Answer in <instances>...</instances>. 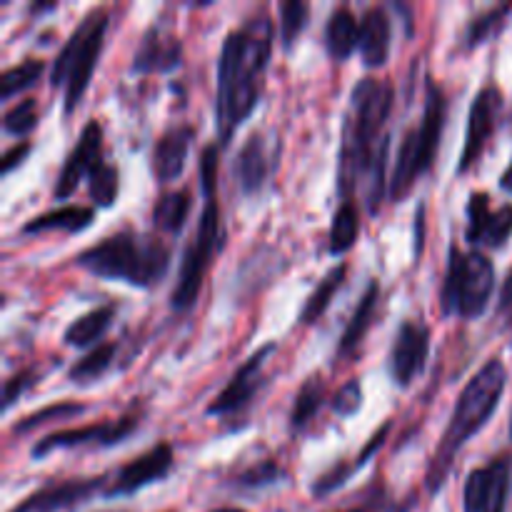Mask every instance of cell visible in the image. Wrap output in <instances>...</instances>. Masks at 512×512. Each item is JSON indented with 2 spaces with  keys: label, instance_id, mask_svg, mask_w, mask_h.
<instances>
[{
  "label": "cell",
  "instance_id": "6da1fadb",
  "mask_svg": "<svg viewBox=\"0 0 512 512\" xmlns=\"http://www.w3.org/2000/svg\"><path fill=\"white\" fill-rule=\"evenodd\" d=\"M395 88L388 80L363 78L350 93V108L345 115L343 140H340L338 188L345 200L353 198L360 183L368 185V208L378 213L383 203L385 160L390 138L385 123L393 110Z\"/></svg>",
  "mask_w": 512,
  "mask_h": 512
},
{
  "label": "cell",
  "instance_id": "7a4b0ae2",
  "mask_svg": "<svg viewBox=\"0 0 512 512\" xmlns=\"http://www.w3.org/2000/svg\"><path fill=\"white\" fill-rule=\"evenodd\" d=\"M273 53V20L258 10L223 40L218 58V95H215V125L218 145H228L235 130L258 108L265 70Z\"/></svg>",
  "mask_w": 512,
  "mask_h": 512
},
{
  "label": "cell",
  "instance_id": "3957f363",
  "mask_svg": "<svg viewBox=\"0 0 512 512\" xmlns=\"http://www.w3.org/2000/svg\"><path fill=\"white\" fill-rule=\"evenodd\" d=\"M505 385H508V368L500 358H490L460 390L453 413H450L448 428H445L443 438H440L438 448L430 458L428 473H425V490L430 495H438L445 488L455 455L493 418L495 408L505 393Z\"/></svg>",
  "mask_w": 512,
  "mask_h": 512
},
{
  "label": "cell",
  "instance_id": "277c9868",
  "mask_svg": "<svg viewBox=\"0 0 512 512\" xmlns=\"http://www.w3.org/2000/svg\"><path fill=\"white\" fill-rule=\"evenodd\" d=\"M75 263L95 278L120 280L133 288H153L168 273L170 248L153 235L120 230L85 248Z\"/></svg>",
  "mask_w": 512,
  "mask_h": 512
},
{
  "label": "cell",
  "instance_id": "5b68a950",
  "mask_svg": "<svg viewBox=\"0 0 512 512\" xmlns=\"http://www.w3.org/2000/svg\"><path fill=\"white\" fill-rule=\"evenodd\" d=\"M108 23V10L93 8L75 25V30L68 35L60 53L55 55L53 68H50V85L53 88H63L65 115H70L78 108L85 90H88L90 78L95 73V65H98L100 50H103Z\"/></svg>",
  "mask_w": 512,
  "mask_h": 512
},
{
  "label": "cell",
  "instance_id": "8992f818",
  "mask_svg": "<svg viewBox=\"0 0 512 512\" xmlns=\"http://www.w3.org/2000/svg\"><path fill=\"white\" fill-rule=\"evenodd\" d=\"M445 118H448V100H445L443 88L435 80H428L423 118L415 128L405 133L398 150V160H395L393 178H390V198L393 200L405 198L418 175L428 173L435 153H438L440 138H443Z\"/></svg>",
  "mask_w": 512,
  "mask_h": 512
},
{
  "label": "cell",
  "instance_id": "52a82bcc",
  "mask_svg": "<svg viewBox=\"0 0 512 512\" xmlns=\"http://www.w3.org/2000/svg\"><path fill=\"white\" fill-rule=\"evenodd\" d=\"M495 290V265L478 250L463 253L458 245H450L448 273L440 290L443 315H458L463 320L480 318L488 310Z\"/></svg>",
  "mask_w": 512,
  "mask_h": 512
},
{
  "label": "cell",
  "instance_id": "ba28073f",
  "mask_svg": "<svg viewBox=\"0 0 512 512\" xmlns=\"http://www.w3.org/2000/svg\"><path fill=\"white\" fill-rule=\"evenodd\" d=\"M225 243V228L223 215H220L218 200L205 198V208L200 213L198 228H195L193 240L188 243L183 253V263H180L178 280H175L173 295H170V305L175 310H190L198 300L203 280L208 275L210 263H213L215 253L223 250Z\"/></svg>",
  "mask_w": 512,
  "mask_h": 512
},
{
  "label": "cell",
  "instance_id": "9c48e42d",
  "mask_svg": "<svg viewBox=\"0 0 512 512\" xmlns=\"http://www.w3.org/2000/svg\"><path fill=\"white\" fill-rule=\"evenodd\" d=\"M138 430V415H123L118 420H105V423H93L83 425V428H70V430H58V433H50L45 438H40L38 443L30 450V458L40 460L45 455L55 453V450H68V448H85V445H93V448H110V445L123 443L125 438Z\"/></svg>",
  "mask_w": 512,
  "mask_h": 512
},
{
  "label": "cell",
  "instance_id": "30bf717a",
  "mask_svg": "<svg viewBox=\"0 0 512 512\" xmlns=\"http://www.w3.org/2000/svg\"><path fill=\"white\" fill-rule=\"evenodd\" d=\"M512 490V458L498 455L468 475L463 488V512H505Z\"/></svg>",
  "mask_w": 512,
  "mask_h": 512
},
{
  "label": "cell",
  "instance_id": "8fae6325",
  "mask_svg": "<svg viewBox=\"0 0 512 512\" xmlns=\"http://www.w3.org/2000/svg\"><path fill=\"white\" fill-rule=\"evenodd\" d=\"M275 350H278L275 343H268L260 350H255V353L235 370L233 378L228 380V385L215 395V400L208 405L205 413L215 415V418H230V415H238L240 410L248 408V405L253 403L255 395H258L260 385H263L265 363H268V358Z\"/></svg>",
  "mask_w": 512,
  "mask_h": 512
},
{
  "label": "cell",
  "instance_id": "7c38bea8",
  "mask_svg": "<svg viewBox=\"0 0 512 512\" xmlns=\"http://www.w3.org/2000/svg\"><path fill=\"white\" fill-rule=\"evenodd\" d=\"M503 110V95L495 85H485L478 95H475L473 105H470L468 115V133H465L463 153H460L458 175H465L480 155L485 153V145L493 138L495 128H498V115Z\"/></svg>",
  "mask_w": 512,
  "mask_h": 512
},
{
  "label": "cell",
  "instance_id": "4fadbf2b",
  "mask_svg": "<svg viewBox=\"0 0 512 512\" xmlns=\"http://www.w3.org/2000/svg\"><path fill=\"white\" fill-rule=\"evenodd\" d=\"M170 468H173V448L168 443L153 445L148 453L133 458L115 473V478L105 488V498H128V495H135L138 490L168 478Z\"/></svg>",
  "mask_w": 512,
  "mask_h": 512
},
{
  "label": "cell",
  "instance_id": "5bb4252c",
  "mask_svg": "<svg viewBox=\"0 0 512 512\" xmlns=\"http://www.w3.org/2000/svg\"><path fill=\"white\" fill-rule=\"evenodd\" d=\"M430 353V328L418 320H405L400 325L395 343L390 348V378L400 388H408L425 368Z\"/></svg>",
  "mask_w": 512,
  "mask_h": 512
},
{
  "label": "cell",
  "instance_id": "9a60e30c",
  "mask_svg": "<svg viewBox=\"0 0 512 512\" xmlns=\"http://www.w3.org/2000/svg\"><path fill=\"white\" fill-rule=\"evenodd\" d=\"M100 153H103V128H100L98 120H88L83 125V130H80L78 143L73 145L70 155L65 158L63 170L58 175V183H55L53 198H70L75 193V188L80 185V180L88 178L95 170V165L103 163Z\"/></svg>",
  "mask_w": 512,
  "mask_h": 512
},
{
  "label": "cell",
  "instance_id": "2e32d148",
  "mask_svg": "<svg viewBox=\"0 0 512 512\" xmlns=\"http://www.w3.org/2000/svg\"><path fill=\"white\" fill-rule=\"evenodd\" d=\"M105 488V478H70L60 483H48L20 500L10 512H63L93 498Z\"/></svg>",
  "mask_w": 512,
  "mask_h": 512
},
{
  "label": "cell",
  "instance_id": "e0dca14e",
  "mask_svg": "<svg viewBox=\"0 0 512 512\" xmlns=\"http://www.w3.org/2000/svg\"><path fill=\"white\" fill-rule=\"evenodd\" d=\"M512 235V205L490 208L488 193H473L468 200V230L465 240L485 248H503Z\"/></svg>",
  "mask_w": 512,
  "mask_h": 512
},
{
  "label": "cell",
  "instance_id": "ac0fdd59",
  "mask_svg": "<svg viewBox=\"0 0 512 512\" xmlns=\"http://www.w3.org/2000/svg\"><path fill=\"white\" fill-rule=\"evenodd\" d=\"M180 58H183V43L168 25L158 20L140 38L130 70L140 75L173 73L180 65Z\"/></svg>",
  "mask_w": 512,
  "mask_h": 512
},
{
  "label": "cell",
  "instance_id": "d6986e66",
  "mask_svg": "<svg viewBox=\"0 0 512 512\" xmlns=\"http://www.w3.org/2000/svg\"><path fill=\"white\" fill-rule=\"evenodd\" d=\"M275 168V148L265 133L255 130L248 135L243 148L238 150L233 160V178L235 185L243 195H255L265 188L270 173Z\"/></svg>",
  "mask_w": 512,
  "mask_h": 512
},
{
  "label": "cell",
  "instance_id": "ffe728a7",
  "mask_svg": "<svg viewBox=\"0 0 512 512\" xmlns=\"http://www.w3.org/2000/svg\"><path fill=\"white\" fill-rule=\"evenodd\" d=\"M193 138V125H173V128L160 133V138L153 145V153H150V168H153L158 183H170V180L180 178Z\"/></svg>",
  "mask_w": 512,
  "mask_h": 512
},
{
  "label": "cell",
  "instance_id": "44dd1931",
  "mask_svg": "<svg viewBox=\"0 0 512 512\" xmlns=\"http://www.w3.org/2000/svg\"><path fill=\"white\" fill-rule=\"evenodd\" d=\"M390 40H393V28L390 18L383 8L365 10L360 20V58L368 68H378L388 60Z\"/></svg>",
  "mask_w": 512,
  "mask_h": 512
},
{
  "label": "cell",
  "instance_id": "7402d4cb",
  "mask_svg": "<svg viewBox=\"0 0 512 512\" xmlns=\"http://www.w3.org/2000/svg\"><path fill=\"white\" fill-rule=\"evenodd\" d=\"M378 303H380V285L375 283V280H370L368 288H365V293L360 295V303H358V308H355L353 318L348 320L343 335H340L338 358L348 360L358 353L360 345H363V340H365V335H368L370 325H373L375 313H378Z\"/></svg>",
  "mask_w": 512,
  "mask_h": 512
},
{
  "label": "cell",
  "instance_id": "603a6c76",
  "mask_svg": "<svg viewBox=\"0 0 512 512\" xmlns=\"http://www.w3.org/2000/svg\"><path fill=\"white\" fill-rule=\"evenodd\" d=\"M95 213L88 205H63V208L48 210L43 215H35L33 220L20 228L23 235H40L50 233V230H60V233H80V230L88 228L93 223Z\"/></svg>",
  "mask_w": 512,
  "mask_h": 512
},
{
  "label": "cell",
  "instance_id": "cb8c5ba5",
  "mask_svg": "<svg viewBox=\"0 0 512 512\" xmlns=\"http://www.w3.org/2000/svg\"><path fill=\"white\" fill-rule=\"evenodd\" d=\"M360 45V25L348 8H335L325 25V50L333 60H348Z\"/></svg>",
  "mask_w": 512,
  "mask_h": 512
},
{
  "label": "cell",
  "instance_id": "d4e9b609",
  "mask_svg": "<svg viewBox=\"0 0 512 512\" xmlns=\"http://www.w3.org/2000/svg\"><path fill=\"white\" fill-rule=\"evenodd\" d=\"M113 315V305H103V308H95L90 310V313L75 318L63 333L65 345H70V348H88V345H93L95 340H100V335L110 328Z\"/></svg>",
  "mask_w": 512,
  "mask_h": 512
},
{
  "label": "cell",
  "instance_id": "484cf974",
  "mask_svg": "<svg viewBox=\"0 0 512 512\" xmlns=\"http://www.w3.org/2000/svg\"><path fill=\"white\" fill-rule=\"evenodd\" d=\"M345 275H348V265L345 263L335 265L333 270H328V275H325V278L315 285V290L310 293V298L305 300L303 310H300V323L313 325L323 318L325 310H328L330 303H333L335 293L343 288Z\"/></svg>",
  "mask_w": 512,
  "mask_h": 512
},
{
  "label": "cell",
  "instance_id": "4316f807",
  "mask_svg": "<svg viewBox=\"0 0 512 512\" xmlns=\"http://www.w3.org/2000/svg\"><path fill=\"white\" fill-rule=\"evenodd\" d=\"M190 213V193L188 190H173L163 193L153 205V223L155 228L165 233H180L185 225V218Z\"/></svg>",
  "mask_w": 512,
  "mask_h": 512
},
{
  "label": "cell",
  "instance_id": "83f0119b",
  "mask_svg": "<svg viewBox=\"0 0 512 512\" xmlns=\"http://www.w3.org/2000/svg\"><path fill=\"white\" fill-rule=\"evenodd\" d=\"M115 353H118V345L115 343H103L95 345L90 353H85L83 358L75 360L68 370V380L75 385H88L93 380H98L105 370L113 363Z\"/></svg>",
  "mask_w": 512,
  "mask_h": 512
},
{
  "label": "cell",
  "instance_id": "f1b7e54d",
  "mask_svg": "<svg viewBox=\"0 0 512 512\" xmlns=\"http://www.w3.org/2000/svg\"><path fill=\"white\" fill-rule=\"evenodd\" d=\"M360 233V218L358 208H355L353 200H343L340 208L335 210L333 225H330V253L343 255L348 253L355 245Z\"/></svg>",
  "mask_w": 512,
  "mask_h": 512
},
{
  "label": "cell",
  "instance_id": "f546056e",
  "mask_svg": "<svg viewBox=\"0 0 512 512\" xmlns=\"http://www.w3.org/2000/svg\"><path fill=\"white\" fill-rule=\"evenodd\" d=\"M323 400H325V383L318 378V375H313V378L305 380L298 398H295L293 410H290V428L293 430L305 428V425L315 418V413L323 408Z\"/></svg>",
  "mask_w": 512,
  "mask_h": 512
},
{
  "label": "cell",
  "instance_id": "4dcf8cb0",
  "mask_svg": "<svg viewBox=\"0 0 512 512\" xmlns=\"http://www.w3.org/2000/svg\"><path fill=\"white\" fill-rule=\"evenodd\" d=\"M85 413V405L83 403H73V400H65V403H53V405H45V408L35 410V413L25 415L23 420L13 425V435H28L33 430H38L40 425H48L53 420H70L75 415H83Z\"/></svg>",
  "mask_w": 512,
  "mask_h": 512
},
{
  "label": "cell",
  "instance_id": "1f68e13d",
  "mask_svg": "<svg viewBox=\"0 0 512 512\" xmlns=\"http://www.w3.org/2000/svg\"><path fill=\"white\" fill-rule=\"evenodd\" d=\"M510 10L512 5L503 3L485 10V13L475 15L468 25V33H465V48H478V45H483L485 40L493 38V35L505 25V18H508Z\"/></svg>",
  "mask_w": 512,
  "mask_h": 512
},
{
  "label": "cell",
  "instance_id": "d6a6232c",
  "mask_svg": "<svg viewBox=\"0 0 512 512\" xmlns=\"http://www.w3.org/2000/svg\"><path fill=\"white\" fill-rule=\"evenodd\" d=\"M40 75H43V60L28 58L23 60V63L13 65V68L5 70L3 78H0V98L10 100L13 95H18L20 90L38 83Z\"/></svg>",
  "mask_w": 512,
  "mask_h": 512
},
{
  "label": "cell",
  "instance_id": "836d02e7",
  "mask_svg": "<svg viewBox=\"0 0 512 512\" xmlns=\"http://www.w3.org/2000/svg\"><path fill=\"white\" fill-rule=\"evenodd\" d=\"M310 5L303 0H285L280 5V43L285 50L293 48L298 35L308 28Z\"/></svg>",
  "mask_w": 512,
  "mask_h": 512
},
{
  "label": "cell",
  "instance_id": "e575fe53",
  "mask_svg": "<svg viewBox=\"0 0 512 512\" xmlns=\"http://www.w3.org/2000/svg\"><path fill=\"white\" fill-rule=\"evenodd\" d=\"M88 193L90 200L100 208H110L118 198V170L110 163L95 165L93 173L88 175Z\"/></svg>",
  "mask_w": 512,
  "mask_h": 512
},
{
  "label": "cell",
  "instance_id": "d590c367",
  "mask_svg": "<svg viewBox=\"0 0 512 512\" xmlns=\"http://www.w3.org/2000/svg\"><path fill=\"white\" fill-rule=\"evenodd\" d=\"M35 125H38V103H35V98L20 100L18 105H13L3 115V130L8 135H15V138L33 133Z\"/></svg>",
  "mask_w": 512,
  "mask_h": 512
},
{
  "label": "cell",
  "instance_id": "8d00e7d4",
  "mask_svg": "<svg viewBox=\"0 0 512 512\" xmlns=\"http://www.w3.org/2000/svg\"><path fill=\"white\" fill-rule=\"evenodd\" d=\"M283 475H285L283 468H280L278 463H273V460H260V463L250 465L248 470H243V473L235 478V488L263 490V488H270V485L280 483Z\"/></svg>",
  "mask_w": 512,
  "mask_h": 512
},
{
  "label": "cell",
  "instance_id": "74e56055",
  "mask_svg": "<svg viewBox=\"0 0 512 512\" xmlns=\"http://www.w3.org/2000/svg\"><path fill=\"white\" fill-rule=\"evenodd\" d=\"M200 190H203V198H215V183H218V143L205 145L203 153H200Z\"/></svg>",
  "mask_w": 512,
  "mask_h": 512
},
{
  "label": "cell",
  "instance_id": "f35d334b",
  "mask_svg": "<svg viewBox=\"0 0 512 512\" xmlns=\"http://www.w3.org/2000/svg\"><path fill=\"white\" fill-rule=\"evenodd\" d=\"M355 470H358V468H355V463L353 465H345V463L333 465V468H330L328 473H323L318 480H315V483H313V495H315V498H325V495L335 493V490L343 488V485L348 483L350 478H353Z\"/></svg>",
  "mask_w": 512,
  "mask_h": 512
},
{
  "label": "cell",
  "instance_id": "ab89813d",
  "mask_svg": "<svg viewBox=\"0 0 512 512\" xmlns=\"http://www.w3.org/2000/svg\"><path fill=\"white\" fill-rule=\"evenodd\" d=\"M360 408H363V388H360L358 380H348V383L335 393L333 410L340 418H353Z\"/></svg>",
  "mask_w": 512,
  "mask_h": 512
},
{
  "label": "cell",
  "instance_id": "60d3db41",
  "mask_svg": "<svg viewBox=\"0 0 512 512\" xmlns=\"http://www.w3.org/2000/svg\"><path fill=\"white\" fill-rule=\"evenodd\" d=\"M35 383H38V370L35 368H25V370H20V373H15L10 380H5L3 410L13 408L15 400H18L23 393H28Z\"/></svg>",
  "mask_w": 512,
  "mask_h": 512
},
{
  "label": "cell",
  "instance_id": "b9f144b4",
  "mask_svg": "<svg viewBox=\"0 0 512 512\" xmlns=\"http://www.w3.org/2000/svg\"><path fill=\"white\" fill-rule=\"evenodd\" d=\"M335 512H390L388 495H385L383 485L373 483L368 490H365L360 503L350 505V508H343V510H335Z\"/></svg>",
  "mask_w": 512,
  "mask_h": 512
},
{
  "label": "cell",
  "instance_id": "7bdbcfd3",
  "mask_svg": "<svg viewBox=\"0 0 512 512\" xmlns=\"http://www.w3.org/2000/svg\"><path fill=\"white\" fill-rule=\"evenodd\" d=\"M390 428H393V425H390V423H385L383 428H380L378 433H375L373 438L368 440V445H365V448H363V453H360L358 458H355V468H363V465L368 463V460L373 458V455L378 453L380 448H383V445H385V438H388V433H390Z\"/></svg>",
  "mask_w": 512,
  "mask_h": 512
},
{
  "label": "cell",
  "instance_id": "ee69618b",
  "mask_svg": "<svg viewBox=\"0 0 512 512\" xmlns=\"http://www.w3.org/2000/svg\"><path fill=\"white\" fill-rule=\"evenodd\" d=\"M28 153H30V145L25 143V140H23V143H15L10 150H5V153H3V163H0V173H3V175L13 173V170L18 168L20 163H23V158Z\"/></svg>",
  "mask_w": 512,
  "mask_h": 512
},
{
  "label": "cell",
  "instance_id": "f6af8a7d",
  "mask_svg": "<svg viewBox=\"0 0 512 512\" xmlns=\"http://www.w3.org/2000/svg\"><path fill=\"white\" fill-rule=\"evenodd\" d=\"M498 315H503L508 328L512 330V268L510 273L505 275L503 290H500V303H498Z\"/></svg>",
  "mask_w": 512,
  "mask_h": 512
},
{
  "label": "cell",
  "instance_id": "bcb514c9",
  "mask_svg": "<svg viewBox=\"0 0 512 512\" xmlns=\"http://www.w3.org/2000/svg\"><path fill=\"white\" fill-rule=\"evenodd\" d=\"M423 213H425V205H420L418 210H415V258H420V253H423Z\"/></svg>",
  "mask_w": 512,
  "mask_h": 512
},
{
  "label": "cell",
  "instance_id": "7dc6e473",
  "mask_svg": "<svg viewBox=\"0 0 512 512\" xmlns=\"http://www.w3.org/2000/svg\"><path fill=\"white\" fill-rule=\"evenodd\" d=\"M500 188H503L505 193H512V160L508 168H505V173L500 175Z\"/></svg>",
  "mask_w": 512,
  "mask_h": 512
},
{
  "label": "cell",
  "instance_id": "c3c4849f",
  "mask_svg": "<svg viewBox=\"0 0 512 512\" xmlns=\"http://www.w3.org/2000/svg\"><path fill=\"white\" fill-rule=\"evenodd\" d=\"M53 8L55 3H35L30 10H33V13H43V10H53Z\"/></svg>",
  "mask_w": 512,
  "mask_h": 512
},
{
  "label": "cell",
  "instance_id": "681fc988",
  "mask_svg": "<svg viewBox=\"0 0 512 512\" xmlns=\"http://www.w3.org/2000/svg\"><path fill=\"white\" fill-rule=\"evenodd\" d=\"M208 512H248V510H240V508H215V510H208Z\"/></svg>",
  "mask_w": 512,
  "mask_h": 512
},
{
  "label": "cell",
  "instance_id": "f907efd6",
  "mask_svg": "<svg viewBox=\"0 0 512 512\" xmlns=\"http://www.w3.org/2000/svg\"><path fill=\"white\" fill-rule=\"evenodd\" d=\"M510 440H512V413H510Z\"/></svg>",
  "mask_w": 512,
  "mask_h": 512
}]
</instances>
